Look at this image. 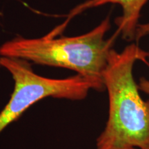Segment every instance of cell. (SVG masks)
<instances>
[{
    "label": "cell",
    "mask_w": 149,
    "mask_h": 149,
    "mask_svg": "<svg viewBox=\"0 0 149 149\" xmlns=\"http://www.w3.org/2000/svg\"><path fill=\"white\" fill-rule=\"evenodd\" d=\"M0 66L8 70L14 81L10 100L0 111V133L43 99L82 100L92 89L78 74L59 79L41 76L35 73L29 61L24 59L0 57Z\"/></svg>",
    "instance_id": "cell-3"
},
{
    "label": "cell",
    "mask_w": 149,
    "mask_h": 149,
    "mask_svg": "<svg viewBox=\"0 0 149 149\" xmlns=\"http://www.w3.org/2000/svg\"><path fill=\"white\" fill-rule=\"evenodd\" d=\"M147 53H148V57L149 58V51ZM138 88L139 91L144 92L149 97V80L146 79L144 77H141L139 79Z\"/></svg>",
    "instance_id": "cell-6"
},
{
    "label": "cell",
    "mask_w": 149,
    "mask_h": 149,
    "mask_svg": "<svg viewBox=\"0 0 149 149\" xmlns=\"http://www.w3.org/2000/svg\"><path fill=\"white\" fill-rule=\"evenodd\" d=\"M148 53L135 44L119 53L111 50L104 73L109 117L97 139V149H149V100L144 101L133 77L136 61L147 63Z\"/></svg>",
    "instance_id": "cell-1"
},
{
    "label": "cell",
    "mask_w": 149,
    "mask_h": 149,
    "mask_svg": "<svg viewBox=\"0 0 149 149\" xmlns=\"http://www.w3.org/2000/svg\"><path fill=\"white\" fill-rule=\"evenodd\" d=\"M147 1L148 0H87L72 9L68 15H67L65 21L52 30L48 33V35L52 37L59 36L68 25L70 20L84 11L108 3H113L120 5L122 9V15L116 19L117 26L116 31L120 35H122V38L124 40H134L139 26L141 10Z\"/></svg>",
    "instance_id": "cell-4"
},
{
    "label": "cell",
    "mask_w": 149,
    "mask_h": 149,
    "mask_svg": "<svg viewBox=\"0 0 149 149\" xmlns=\"http://www.w3.org/2000/svg\"><path fill=\"white\" fill-rule=\"evenodd\" d=\"M148 34H149V22L144 24H139L136 32V40H139L141 37Z\"/></svg>",
    "instance_id": "cell-5"
},
{
    "label": "cell",
    "mask_w": 149,
    "mask_h": 149,
    "mask_svg": "<svg viewBox=\"0 0 149 149\" xmlns=\"http://www.w3.org/2000/svg\"><path fill=\"white\" fill-rule=\"evenodd\" d=\"M110 29L111 19L108 16L91 31L78 36L15 37L0 46V57L74 70L90 84L93 90L103 91L104 71L115 41L120 35L115 31L105 40Z\"/></svg>",
    "instance_id": "cell-2"
},
{
    "label": "cell",
    "mask_w": 149,
    "mask_h": 149,
    "mask_svg": "<svg viewBox=\"0 0 149 149\" xmlns=\"http://www.w3.org/2000/svg\"><path fill=\"white\" fill-rule=\"evenodd\" d=\"M1 15H2V13H1V12H0V16H1ZM0 67H1V66H0Z\"/></svg>",
    "instance_id": "cell-7"
}]
</instances>
